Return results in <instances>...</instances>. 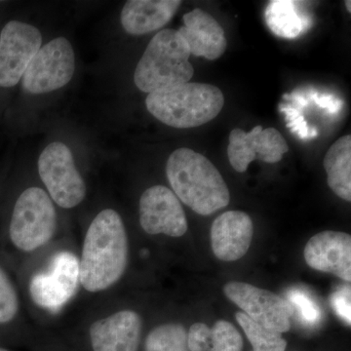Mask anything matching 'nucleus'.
Segmentation results:
<instances>
[{
    "mask_svg": "<svg viewBox=\"0 0 351 351\" xmlns=\"http://www.w3.org/2000/svg\"><path fill=\"white\" fill-rule=\"evenodd\" d=\"M56 208L44 189L31 186L14 201L5 225V241L22 254L46 246L56 234Z\"/></svg>",
    "mask_w": 351,
    "mask_h": 351,
    "instance_id": "nucleus-5",
    "label": "nucleus"
},
{
    "mask_svg": "<svg viewBox=\"0 0 351 351\" xmlns=\"http://www.w3.org/2000/svg\"><path fill=\"white\" fill-rule=\"evenodd\" d=\"M254 235L253 221L241 211H228L215 219L211 228L214 255L223 262H235L250 248Z\"/></svg>",
    "mask_w": 351,
    "mask_h": 351,
    "instance_id": "nucleus-15",
    "label": "nucleus"
},
{
    "mask_svg": "<svg viewBox=\"0 0 351 351\" xmlns=\"http://www.w3.org/2000/svg\"><path fill=\"white\" fill-rule=\"evenodd\" d=\"M180 0H130L122 9L121 25L132 36L156 31L174 17Z\"/></svg>",
    "mask_w": 351,
    "mask_h": 351,
    "instance_id": "nucleus-17",
    "label": "nucleus"
},
{
    "mask_svg": "<svg viewBox=\"0 0 351 351\" xmlns=\"http://www.w3.org/2000/svg\"><path fill=\"white\" fill-rule=\"evenodd\" d=\"M283 112L286 113V119H287L289 123L287 126L291 128L292 132L298 134L300 137L302 138H313L317 135V131L313 128L309 130L306 120L300 113L295 110V108H283Z\"/></svg>",
    "mask_w": 351,
    "mask_h": 351,
    "instance_id": "nucleus-27",
    "label": "nucleus"
},
{
    "mask_svg": "<svg viewBox=\"0 0 351 351\" xmlns=\"http://www.w3.org/2000/svg\"><path fill=\"white\" fill-rule=\"evenodd\" d=\"M38 173L48 195L58 206L73 209L84 200L86 184L68 145L61 142L48 145L39 156Z\"/></svg>",
    "mask_w": 351,
    "mask_h": 351,
    "instance_id": "nucleus-6",
    "label": "nucleus"
},
{
    "mask_svg": "<svg viewBox=\"0 0 351 351\" xmlns=\"http://www.w3.org/2000/svg\"><path fill=\"white\" fill-rule=\"evenodd\" d=\"M21 300L8 269L0 262V331L10 329L19 319Z\"/></svg>",
    "mask_w": 351,
    "mask_h": 351,
    "instance_id": "nucleus-22",
    "label": "nucleus"
},
{
    "mask_svg": "<svg viewBox=\"0 0 351 351\" xmlns=\"http://www.w3.org/2000/svg\"><path fill=\"white\" fill-rule=\"evenodd\" d=\"M235 317L240 327L243 329L247 339L250 341L253 351L286 350L287 341L283 338L281 332L261 326L241 311L237 313Z\"/></svg>",
    "mask_w": 351,
    "mask_h": 351,
    "instance_id": "nucleus-21",
    "label": "nucleus"
},
{
    "mask_svg": "<svg viewBox=\"0 0 351 351\" xmlns=\"http://www.w3.org/2000/svg\"><path fill=\"white\" fill-rule=\"evenodd\" d=\"M331 304L334 311L346 323L350 325V287L339 289L331 295Z\"/></svg>",
    "mask_w": 351,
    "mask_h": 351,
    "instance_id": "nucleus-25",
    "label": "nucleus"
},
{
    "mask_svg": "<svg viewBox=\"0 0 351 351\" xmlns=\"http://www.w3.org/2000/svg\"><path fill=\"white\" fill-rule=\"evenodd\" d=\"M0 351H11V350H7V348H2V346H0Z\"/></svg>",
    "mask_w": 351,
    "mask_h": 351,
    "instance_id": "nucleus-30",
    "label": "nucleus"
},
{
    "mask_svg": "<svg viewBox=\"0 0 351 351\" xmlns=\"http://www.w3.org/2000/svg\"><path fill=\"white\" fill-rule=\"evenodd\" d=\"M244 341L237 327L226 320H218L210 330L207 351H242Z\"/></svg>",
    "mask_w": 351,
    "mask_h": 351,
    "instance_id": "nucleus-23",
    "label": "nucleus"
},
{
    "mask_svg": "<svg viewBox=\"0 0 351 351\" xmlns=\"http://www.w3.org/2000/svg\"><path fill=\"white\" fill-rule=\"evenodd\" d=\"M223 292L250 319L261 326L279 332L290 331L292 308L278 295L244 282L226 284Z\"/></svg>",
    "mask_w": 351,
    "mask_h": 351,
    "instance_id": "nucleus-10",
    "label": "nucleus"
},
{
    "mask_svg": "<svg viewBox=\"0 0 351 351\" xmlns=\"http://www.w3.org/2000/svg\"><path fill=\"white\" fill-rule=\"evenodd\" d=\"M182 20L184 25L178 32L188 45L191 54L210 61L223 56L228 41L218 21L198 8L184 14Z\"/></svg>",
    "mask_w": 351,
    "mask_h": 351,
    "instance_id": "nucleus-16",
    "label": "nucleus"
},
{
    "mask_svg": "<svg viewBox=\"0 0 351 351\" xmlns=\"http://www.w3.org/2000/svg\"><path fill=\"white\" fill-rule=\"evenodd\" d=\"M43 36L34 25L11 20L0 32V89L15 87L41 48Z\"/></svg>",
    "mask_w": 351,
    "mask_h": 351,
    "instance_id": "nucleus-9",
    "label": "nucleus"
},
{
    "mask_svg": "<svg viewBox=\"0 0 351 351\" xmlns=\"http://www.w3.org/2000/svg\"><path fill=\"white\" fill-rule=\"evenodd\" d=\"M346 9H348V13H351V2L350 0L348 1H346Z\"/></svg>",
    "mask_w": 351,
    "mask_h": 351,
    "instance_id": "nucleus-29",
    "label": "nucleus"
},
{
    "mask_svg": "<svg viewBox=\"0 0 351 351\" xmlns=\"http://www.w3.org/2000/svg\"><path fill=\"white\" fill-rule=\"evenodd\" d=\"M308 267L351 281V237L346 232L326 230L314 235L304 251Z\"/></svg>",
    "mask_w": 351,
    "mask_h": 351,
    "instance_id": "nucleus-14",
    "label": "nucleus"
},
{
    "mask_svg": "<svg viewBox=\"0 0 351 351\" xmlns=\"http://www.w3.org/2000/svg\"><path fill=\"white\" fill-rule=\"evenodd\" d=\"M329 188L341 199L351 201V137L343 136L334 143L323 160Z\"/></svg>",
    "mask_w": 351,
    "mask_h": 351,
    "instance_id": "nucleus-19",
    "label": "nucleus"
},
{
    "mask_svg": "<svg viewBox=\"0 0 351 351\" xmlns=\"http://www.w3.org/2000/svg\"><path fill=\"white\" fill-rule=\"evenodd\" d=\"M145 351H191L188 331L178 323L159 325L145 338Z\"/></svg>",
    "mask_w": 351,
    "mask_h": 351,
    "instance_id": "nucleus-20",
    "label": "nucleus"
},
{
    "mask_svg": "<svg viewBox=\"0 0 351 351\" xmlns=\"http://www.w3.org/2000/svg\"><path fill=\"white\" fill-rule=\"evenodd\" d=\"M75 69V51L64 38H57L43 46L32 60L22 78L27 93H49L64 87Z\"/></svg>",
    "mask_w": 351,
    "mask_h": 351,
    "instance_id": "nucleus-7",
    "label": "nucleus"
},
{
    "mask_svg": "<svg viewBox=\"0 0 351 351\" xmlns=\"http://www.w3.org/2000/svg\"><path fill=\"white\" fill-rule=\"evenodd\" d=\"M225 105L223 92L206 83L186 82L149 93L147 110L166 125L195 128L218 117Z\"/></svg>",
    "mask_w": 351,
    "mask_h": 351,
    "instance_id": "nucleus-3",
    "label": "nucleus"
},
{
    "mask_svg": "<svg viewBox=\"0 0 351 351\" xmlns=\"http://www.w3.org/2000/svg\"><path fill=\"white\" fill-rule=\"evenodd\" d=\"M313 100L317 104L318 107L328 108L329 112L337 113L341 110V101L335 100L332 96H318V94L313 95Z\"/></svg>",
    "mask_w": 351,
    "mask_h": 351,
    "instance_id": "nucleus-28",
    "label": "nucleus"
},
{
    "mask_svg": "<svg viewBox=\"0 0 351 351\" xmlns=\"http://www.w3.org/2000/svg\"><path fill=\"white\" fill-rule=\"evenodd\" d=\"M129 241L125 225L115 210H101L83 239L80 265V286L97 294L113 287L125 274Z\"/></svg>",
    "mask_w": 351,
    "mask_h": 351,
    "instance_id": "nucleus-1",
    "label": "nucleus"
},
{
    "mask_svg": "<svg viewBox=\"0 0 351 351\" xmlns=\"http://www.w3.org/2000/svg\"><path fill=\"white\" fill-rule=\"evenodd\" d=\"M302 2L272 0L265 9V22L270 31L284 38H295L311 25L308 14L302 9Z\"/></svg>",
    "mask_w": 351,
    "mask_h": 351,
    "instance_id": "nucleus-18",
    "label": "nucleus"
},
{
    "mask_svg": "<svg viewBox=\"0 0 351 351\" xmlns=\"http://www.w3.org/2000/svg\"><path fill=\"white\" fill-rule=\"evenodd\" d=\"M288 149L285 138L277 129H263L258 125L249 133L242 129H233L228 156L233 169L244 173L255 159L269 164L279 162Z\"/></svg>",
    "mask_w": 351,
    "mask_h": 351,
    "instance_id": "nucleus-12",
    "label": "nucleus"
},
{
    "mask_svg": "<svg viewBox=\"0 0 351 351\" xmlns=\"http://www.w3.org/2000/svg\"><path fill=\"white\" fill-rule=\"evenodd\" d=\"M210 329L204 323H195L188 332V345L191 351H207Z\"/></svg>",
    "mask_w": 351,
    "mask_h": 351,
    "instance_id": "nucleus-26",
    "label": "nucleus"
},
{
    "mask_svg": "<svg viewBox=\"0 0 351 351\" xmlns=\"http://www.w3.org/2000/svg\"><path fill=\"white\" fill-rule=\"evenodd\" d=\"M166 175L178 199L201 216L219 211L230 203V189L223 176L204 156L182 147L171 154Z\"/></svg>",
    "mask_w": 351,
    "mask_h": 351,
    "instance_id": "nucleus-2",
    "label": "nucleus"
},
{
    "mask_svg": "<svg viewBox=\"0 0 351 351\" xmlns=\"http://www.w3.org/2000/svg\"><path fill=\"white\" fill-rule=\"evenodd\" d=\"M142 335V317L131 309L94 321L88 331L92 351H138Z\"/></svg>",
    "mask_w": 351,
    "mask_h": 351,
    "instance_id": "nucleus-13",
    "label": "nucleus"
},
{
    "mask_svg": "<svg viewBox=\"0 0 351 351\" xmlns=\"http://www.w3.org/2000/svg\"><path fill=\"white\" fill-rule=\"evenodd\" d=\"M287 297L293 314L297 313L302 323L315 325L319 322L322 317L319 304L306 291L299 288L291 289Z\"/></svg>",
    "mask_w": 351,
    "mask_h": 351,
    "instance_id": "nucleus-24",
    "label": "nucleus"
},
{
    "mask_svg": "<svg viewBox=\"0 0 351 351\" xmlns=\"http://www.w3.org/2000/svg\"><path fill=\"white\" fill-rule=\"evenodd\" d=\"M140 223L147 234L181 237L188 232V221L181 201L166 186H152L140 199Z\"/></svg>",
    "mask_w": 351,
    "mask_h": 351,
    "instance_id": "nucleus-11",
    "label": "nucleus"
},
{
    "mask_svg": "<svg viewBox=\"0 0 351 351\" xmlns=\"http://www.w3.org/2000/svg\"><path fill=\"white\" fill-rule=\"evenodd\" d=\"M80 286L78 258L64 251L53 257L46 271L29 279V297L41 308L57 311L73 299Z\"/></svg>",
    "mask_w": 351,
    "mask_h": 351,
    "instance_id": "nucleus-8",
    "label": "nucleus"
},
{
    "mask_svg": "<svg viewBox=\"0 0 351 351\" xmlns=\"http://www.w3.org/2000/svg\"><path fill=\"white\" fill-rule=\"evenodd\" d=\"M191 51L175 29H166L152 38L136 66L134 82L145 93L189 82L195 73Z\"/></svg>",
    "mask_w": 351,
    "mask_h": 351,
    "instance_id": "nucleus-4",
    "label": "nucleus"
}]
</instances>
